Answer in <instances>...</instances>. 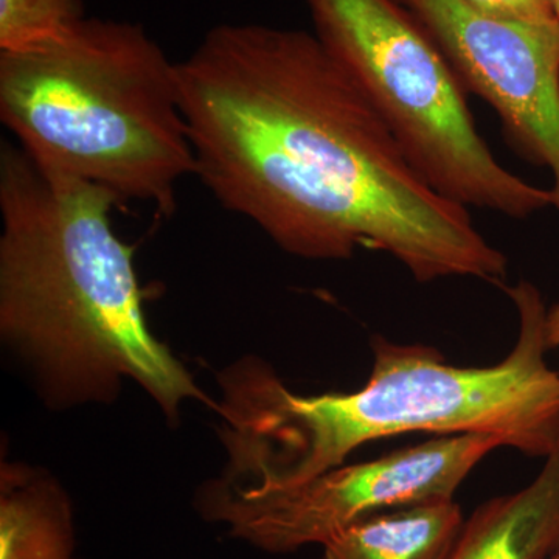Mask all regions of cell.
Instances as JSON below:
<instances>
[{
  "label": "cell",
  "mask_w": 559,
  "mask_h": 559,
  "mask_svg": "<svg viewBox=\"0 0 559 559\" xmlns=\"http://www.w3.org/2000/svg\"><path fill=\"white\" fill-rule=\"evenodd\" d=\"M178 76L194 176L280 249L322 261L378 250L418 283L507 278L469 209L418 175L314 33L221 24Z\"/></svg>",
  "instance_id": "1"
},
{
  "label": "cell",
  "mask_w": 559,
  "mask_h": 559,
  "mask_svg": "<svg viewBox=\"0 0 559 559\" xmlns=\"http://www.w3.org/2000/svg\"><path fill=\"white\" fill-rule=\"evenodd\" d=\"M520 318L518 340L495 366L457 367L439 349L371 340L373 367L356 392L299 395L264 360H238L219 374V436L235 489L296 487L371 441L406 433H484L543 457L559 441V371L546 355L547 308L539 289L503 286Z\"/></svg>",
  "instance_id": "2"
},
{
  "label": "cell",
  "mask_w": 559,
  "mask_h": 559,
  "mask_svg": "<svg viewBox=\"0 0 559 559\" xmlns=\"http://www.w3.org/2000/svg\"><path fill=\"white\" fill-rule=\"evenodd\" d=\"M117 205L3 140L0 330L53 403L108 401L134 380L173 418L186 401H210L151 333L134 249L114 231Z\"/></svg>",
  "instance_id": "3"
},
{
  "label": "cell",
  "mask_w": 559,
  "mask_h": 559,
  "mask_svg": "<svg viewBox=\"0 0 559 559\" xmlns=\"http://www.w3.org/2000/svg\"><path fill=\"white\" fill-rule=\"evenodd\" d=\"M0 120L46 170L168 216L197 175L178 62L132 22L83 17L0 51Z\"/></svg>",
  "instance_id": "4"
},
{
  "label": "cell",
  "mask_w": 559,
  "mask_h": 559,
  "mask_svg": "<svg viewBox=\"0 0 559 559\" xmlns=\"http://www.w3.org/2000/svg\"><path fill=\"white\" fill-rule=\"evenodd\" d=\"M314 35L347 69L412 167L466 209L525 219L554 204L503 167L481 138L457 75L396 0H305Z\"/></svg>",
  "instance_id": "5"
},
{
  "label": "cell",
  "mask_w": 559,
  "mask_h": 559,
  "mask_svg": "<svg viewBox=\"0 0 559 559\" xmlns=\"http://www.w3.org/2000/svg\"><path fill=\"white\" fill-rule=\"evenodd\" d=\"M502 441L484 433L433 437L370 462L341 465L280 489L210 485L204 510L234 538L270 554L323 546L356 522L412 503L454 499L460 485Z\"/></svg>",
  "instance_id": "6"
},
{
  "label": "cell",
  "mask_w": 559,
  "mask_h": 559,
  "mask_svg": "<svg viewBox=\"0 0 559 559\" xmlns=\"http://www.w3.org/2000/svg\"><path fill=\"white\" fill-rule=\"evenodd\" d=\"M439 46L466 94L498 112L503 138L549 168L559 212V22L498 20L465 0H396Z\"/></svg>",
  "instance_id": "7"
},
{
  "label": "cell",
  "mask_w": 559,
  "mask_h": 559,
  "mask_svg": "<svg viewBox=\"0 0 559 559\" xmlns=\"http://www.w3.org/2000/svg\"><path fill=\"white\" fill-rule=\"evenodd\" d=\"M559 551V441L527 487L481 503L450 559H550Z\"/></svg>",
  "instance_id": "8"
},
{
  "label": "cell",
  "mask_w": 559,
  "mask_h": 559,
  "mask_svg": "<svg viewBox=\"0 0 559 559\" xmlns=\"http://www.w3.org/2000/svg\"><path fill=\"white\" fill-rule=\"evenodd\" d=\"M465 518L455 499L373 514L323 544V559H450Z\"/></svg>",
  "instance_id": "9"
},
{
  "label": "cell",
  "mask_w": 559,
  "mask_h": 559,
  "mask_svg": "<svg viewBox=\"0 0 559 559\" xmlns=\"http://www.w3.org/2000/svg\"><path fill=\"white\" fill-rule=\"evenodd\" d=\"M68 496L57 481L22 465L2 466L0 559H72Z\"/></svg>",
  "instance_id": "10"
},
{
  "label": "cell",
  "mask_w": 559,
  "mask_h": 559,
  "mask_svg": "<svg viewBox=\"0 0 559 559\" xmlns=\"http://www.w3.org/2000/svg\"><path fill=\"white\" fill-rule=\"evenodd\" d=\"M83 17L81 0H0V51L35 46Z\"/></svg>",
  "instance_id": "11"
},
{
  "label": "cell",
  "mask_w": 559,
  "mask_h": 559,
  "mask_svg": "<svg viewBox=\"0 0 559 559\" xmlns=\"http://www.w3.org/2000/svg\"><path fill=\"white\" fill-rule=\"evenodd\" d=\"M474 10L503 21L527 24L559 22L551 0H465Z\"/></svg>",
  "instance_id": "12"
},
{
  "label": "cell",
  "mask_w": 559,
  "mask_h": 559,
  "mask_svg": "<svg viewBox=\"0 0 559 559\" xmlns=\"http://www.w3.org/2000/svg\"><path fill=\"white\" fill-rule=\"evenodd\" d=\"M547 342L550 348H559V304L547 312Z\"/></svg>",
  "instance_id": "13"
},
{
  "label": "cell",
  "mask_w": 559,
  "mask_h": 559,
  "mask_svg": "<svg viewBox=\"0 0 559 559\" xmlns=\"http://www.w3.org/2000/svg\"><path fill=\"white\" fill-rule=\"evenodd\" d=\"M551 5H554L555 14H557L559 21V0H551Z\"/></svg>",
  "instance_id": "14"
},
{
  "label": "cell",
  "mask_w": 559,
  "mask_h": 559,
  "mask_svg": "<svg viewBox=\"0 0 559 559\" xmlns=\"http://www.w3.org/2000/svg\"><path fill=\"white\" fill-rule=\"evenodd\" d=\"M550 559H559V551H557V554H555Z\"/></svg>",
  "instance_id": "15"
}]
</instances>
